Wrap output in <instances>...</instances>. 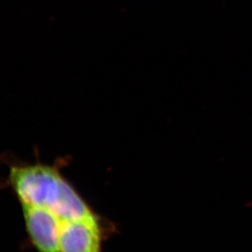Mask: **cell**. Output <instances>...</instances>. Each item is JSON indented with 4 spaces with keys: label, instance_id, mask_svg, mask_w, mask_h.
I'll return each mask as SVG.
<instances>
[{
    "label": "cell",
    "instance_id": "cell-1",
    "mask_svg": "<svg viewBox=\"0 0 252 252\" xmlns=\"http://www.w3.org/2000/svg\"><path fill=\"white\" fill-rule=\"evenodd\" d=\"M61 164H10L7 182L36 252H101L100 219L60 170Z\"/></svg>",
    "mask_w": 252,
    "mask_h": 252
}]
</instances>
